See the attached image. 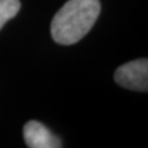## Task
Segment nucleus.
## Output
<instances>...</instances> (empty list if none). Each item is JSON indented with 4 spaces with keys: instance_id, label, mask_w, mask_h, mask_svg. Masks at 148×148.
<instances>
[{
    "instance_id": "f257e3e1",
    "label": "nucleus",
    "mask_w": 148,
    "mask_h": 148,
    "mask_svg": "<svg viewBox=\"0 0 148 148\" xmlns=\"http://www.w3.org/2000/svg\"><path fill=\"white\" fill-rule=\"evenodd\" d=\"M99 0H69L54 15L52 38L59 45H74L94 26L100 14Z\"/></svg>"
},
{
    "instance_id": "f03ea898",
    "label": "nucleus",
    "mask_w": 148,
    "mask_h": 148,
    "mask_svg": "<svg viewBox=\"0 0 148 148\" xmlns=\"http://www.w3.org/2000/svg\"><path fill=\"white\" fill-rule=\"evenodd\" d=\"M115 80L119 85L130 90H148V61L141 58L119 67L115 72Z\"/></svg>"
},
{
    "instance_id": "7ed1b4c3",
    "label": "nucleus",
    "mask_w": 148,
    "mask_h": 148,
    "mask_svg": "<svg viewBox=\"0 0 148 148\" xmlns=\"http://www.w3.org/2000/svg\"><path fill=\"white\" fill-rule=\"evenodd\" d=\"M24 138L30 148H59L61 140L38 121H29L24 126Z\"/></svg>"
},
{
    "instance_id": "20e7f679",
    "label": "nucleus",
    "mask_w": 148,
    "mask_h": 148,
    "mask_svg": "<svg viewBox=\"0 0 148 148\" xmlns=\"http://www.w3.org/2000/svg\"><path fill=\"white\" fill-rule=\"evenodd\" d=\"M20 8V0H0V30L10 18L17 15Z\"/></svg>"
}]
</instances>
